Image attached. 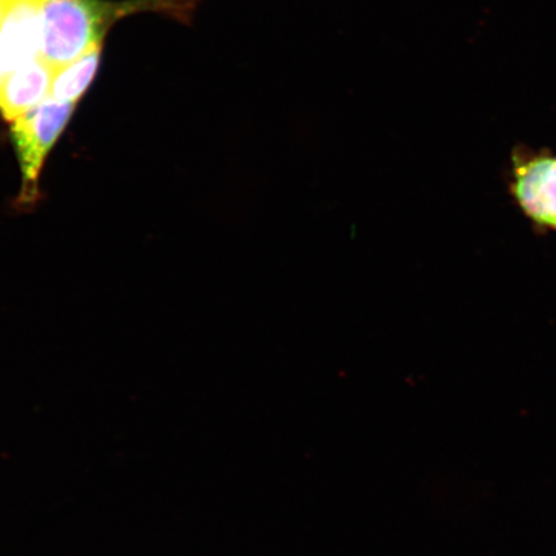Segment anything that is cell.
<instances>
[{"label":"cell","instance_id":"cell-5","mask_svg":"<svg viewBox=\"0 0 556 556\" xmlns=\"http://www.w3.org/2000/svg\"><path fill=\"white\" fill-rule=\"evenodd\" d=\"M54 70L38 58L20 66L0 86V114L10 124L50 97Z\"/></svg>","mask_w":556,"mask_h":556},{"label":"cell","instance_id":"cell-7","mask_svg":"<svg viewBox=\"0 0 556 556\" xmlns=\"http://www.w3.org/2000/svg\"><path fill=\"white\" fill-rule=\"evenodd\" d=\"M13 72L10 61L7 60L5 54L0 50V86H2L5 76Z\"/></svg>","mask_w":556,"mask_h":556},{"label":"cell","instance_id":"cell-6","mask_svg":"<svg viewBox=\"0 0 556 556\" xmlns=\"http://www.w3.org/2000/svg\"><path fill=\"white\" fill-rule=\"evenodd\" d=\"M101 50L102 45L96 46L73 64L55 70L50 99L76 104L92 85L100 66Z\"/></svg>","mask_w":556,"mask_h":556},{"label":"cell","instance_id":"cell-3","mask_svg":"<svg viewBox=\"0 0 556 556\" xmlns=\"http://www.w3.org/2000/svg\"><path fill=\"white\" fill-rule=\"evenodd\" d=\"M509 193L514 205L538 231L556 233V155H514Z\"/></svg>","mask_w":556,"mask_h":556},{"label":"cell","instance_id":"cell-4","mask_svg":"<svg viewBox=\"0 0 556 556\" xmlns=\"http://www.w3.org/2000/svg\"><path fill=\"white\" fill-rule=\"evenodd\" d=\"M41 47L39 0H13L0 24V50L13 70L37 60Z\"/></svg>","mask_w":556,"mask_h":556},{"label":"cell","instance_id":"cell-2","mask_svg":"<svg viewBox=\"0 0 556 556\" xmlns=\"http://www.w3.org/2000/svg\"><path fill=\"white\" fill-rule=\"evenodd\" d=\"M74 110L75 103H62L48 97L39 106L11 123V139L23 178L18 197L21 206H34L39 200L41 170Z\"/></svg>","mask_w":556,"mask_h":556},{"label":"cell","instance_id":"cell-9","mask_svg":"<svg viewBox=\"0 0 556 556\" xmlns=\"http://www.w3.org/2000/svg\"><path fill=\"white\" fill-rule=\"evenodd\" d=\"M11 2H13V0H0V3L2 4H10Z\"/></svg>","mask_w":556,"mask_h":556},{"label":"cell","instance_id":"cell-1","mask_svg":"<svg viewBox=\"0 0 556 556\" xmlns=\"http://www.w3.org/2000/svg\"><path fill=\"white\" fill-rule=\"evenodd\" d=\"M149 0L113 3L104 0H39L41 47L39 58L54 72L73 64L102 45L110 26Z\"/></svg>","mask_w":556,"mask_h":556},{"label":"cell","instance_id":"cell-8","mask_svg":"<svg viewBox=\"0 0 556 556\" xmlns=\"http://www.w3.org/2000/svg\"><path fill=\"white\" fill-rule=\"evenodd\" d=\"M5 4L0 3V24H2L4 12H5Z\"/></svg>","mask_w":556,"mask_h":556}]
</instances>
